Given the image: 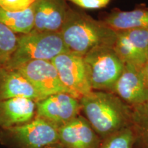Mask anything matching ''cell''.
<instances>
[{
    "mask_svg": "<svg viewBox=\"0 0 148 148\" xmlns=\"http://www.w3.org/2000/svg\"><path fill=\"white\" fill-rule=\"evenodd\" d=\"M147 58H148V47H147Z\"/></svg>",
    "mask_w": 148,
    "mask_h": 148,
    "instance_id": "cb8c5ba5",
    "label": "cell"
},
{
    "mask_svg": "<svg viewBox=\"0 0 148 148\" xmlns=\"http://www.w3.org/2000/svg\"><path fill=\"white\" fill-rule=\"evenodd\" d=\"M64 148H99L101 139L82 114L58 129Z\"/></svg>",
    "mask_w": 148,
    "mask_h": 148,
    "instance_id": "8fae6325",
    "label": "cell"
},
{
    "mask_svg": "<svg viewBox=\"0 0 148 148\" xmlns=\"http://www.w3.org/2000/svg\"><path fill=\"white\" fill-rule=\"evenodd\" d=\"M132 108L130 127L136 140L134 148H148V101Z\"/></svg>",
    "mask_w": 148,
    "mask_h": 148,
    "instance_id": "e0dca14e",
    "label": "cell"
},
{
    "mask_svg": "<svg viewBox=\"0 0 148 148\" xmlns=\"http://www.w3.org/2000/svg\"><path fill=\"white\" fill-rule=\"evenodd\" d=\"M112 92L131 107L148 101V84L144 78L141 68L125 63L123 72Z\"/></svg>",
    "mask_w": 148,
    "mask_h": 148,
    "instance_id": "30bf717a",
    "label": "cell"
},
{
    "mask_svg": "<svg viewBox=\"0 0 148 148\" xmlns=\"http://www.w3.org/2000/svg\"><path fill=\"white\" fill-rule=\"evenodd\" d=\"M84 9L95 10L106 7L111 0H68Z\"/></svg>",
    "mask_w": 148,
    "mask_h": 148,
    "instance_id": "44dd1931",
    "label": "cell"
},
{
    "mask_svg": "<svg viewBox=\"0 0 148 148\" xmlns=\"http://www.w3.org/2000/svg\"><path fill=\"white\" fill-rule=\"evenodd\" d=\"M70 51L60 32H38L32 30L18 37L15 50L5 67L16 69L33 60L51 61L60 53Z\"/></svg>",
    "mask_w": 148,
    "mask_h": 148,
    "instance_id": "3957f363",
    "label": "cell"
},
{
    "mask_svg": "<svg viewBox=\"0 0 148 148\" xmlns=\"http://www.w3.org/2000/svg\"><path fill=\"white\" fill-rule=\"evenodd\" d=\"M58 142V129L36 116L25 124L0 127V144L7 148H43Z\"/></svg>",
    "mask_w": 148,
    "mask_h": 148,
    "instance_id": "5b68a950",
    "label": "cell"
},
{
    "mask_svg": "<svg viewBox=\"0 0 148 148\" xmlns=\"http://www.w3.org/2000/svg\"><path fill=\"white\" fill-rule=\"evenodd\" d=\"M18 37L8 27L0 23V66H5L15 50Z\"/></svg>",
    "mask_w": 148,
    "mask_h": 148,
    "instance_id": "ac0fdd59",
    "label": "cell"
},
{
    "mask_svg": "<svg viewBox=\"0 0 148 148\" xmlns=\"http://www.w3.org/2000/svg\"><path fill=\"white\" fill-rule=\"evenodd\" d=\"M36 102L25 97L0 100V127L17 126L28 123L36 116Z\"/></svg>",
    "mask_w": 148,
    "mask_h": 148,
    "instance_id": "4fadbf2b",
    "label": "cell"
},
{
    "mask_svg": "<svg viewBox=\"0 0 148 148\" xmlns=\"http://www.w3.org/2000/svg\"><path fill=\"white\" fill-rule=\"evenodd\" d=\"M43 148H64V147H62V145L58 142V143H53V144H51V145L46 146V147Z\"/></svg>",
    "mask_w": 148,
    "mask_h": 148,
    "instance_id": "603a6c76",
    "label": "cell"
},
{
    "mask_svg": "<svg viewBox=\"0 0 148 148\" xmlns=\"http://www.w3.org/2000/svg\"><path fill=\"white\" fill-rule=\"evenodd\" d=\"M141 71H142V73H143L144 78L146 80V82L148 84V60L147 62H146L143 67L141 68Z\"/></svg>",
    "mask_w": 148,
    "mask_h": 148,
    "instance_id": "7402d4cb",
    "label": "cell"
},
{
    "mask_svg": "<svg viewBox=\"0 0 148 148\" xmlns=\"http://www.w3.org/2000/svg\"><path fill=\"white\" fill-rule=\"evenodd\" d=\"M83 57L92 90L112 92L125 65L113 47L95 48Z\"/></svg>",
    "mask_w": 148,
    "mask_h": 148,
    "instance_id": "277c9868",
    "label": "cell"
},
{
    "mask_svg": "<svg viewBox=\"0 0 148 148\" xmlns=\"http://www.w3.org/2000/svg\"><path fill=\"white\" fill-rule=\"evenodd\" d=\"M60 33L71 52L84 56L103 46L113 47L116 32L86 12L70 8Z\"/></svg>",
    "mask_w": 148,
    "mask_h": 148,
    "instance_id": "7a4b0ae2",
    "label": "cell"
},
{
    "mask_svg": "<svg viewBox=\"0 0 148 148\" xmlns=\"http://www.w3.org/2000/svg\"><path fill=\"white\" fill-rule=\"evenodd\" d=\"M79 99L66 92L53 94L36 102V117L60 128L80 115Z\"/></svg>",
    "mask_w": 148,
    "mask_h": 148,
    "instance_id": "52a82bcc",
    "label": "cell"
},
{
    "mask_svg": "<svg viewBox=\"0 0 148 148\" xmlns=\"http://www.w3.org/2000/svg\"><path fill=\"white\" fill-rule=\"evenodd\" d=\"M103 23L116 32L128 29L148 30V8H138L130 11L114 9L103 16Z\"/></svg>",
    "mask_w": 148,
    "mask_h": 148,
    "instance_id": "9a60e30c",
    "label": "cell"
},
{
    "mask_svg": "<svg viewBox=\"0 0 148 148\" xmlns=\"http://www.w3.org/2000/svg\"><path fill=\"white\" fill-rule=\"evenodd\" d=\"M34 31L60 32L70 7L66 0H36Z\"/></svg>",
    "mask_w": 148,
    "mask_h": 148,
    "instance_id": "7c38bea8",
    "label": "cell"
},
{
    "mask_svg": "<svg viewBox=\"0 0 148 148\" xmlns=\"http://www.w3.org/2000/svg\"><path fill=\"white\" fill-rule=\"evenodd\" d=\"M79 101L83 116L101 140L130 127L132 108L113 92L92 90Z\"/></svg>",
    "mask_w": 148,
    "mask_h": 148,
    "instance_id": "6da1fadb",
    "label": "cell"
},
{
    "mask_svg": "<svg viewBox=\"0 0 148 148\" xmlns=\"http://www.w3.org/2000/svg\"><path fill=\"white\" fill-rule=\"evenodd\" d=\"M148 30L128 29L116 32L113 48L125 63L142 68L147 62Z\"/></svg>",
    "mask_w": 148,
    "mask_h": 148,
    "instance_id": "9c48e42d",
    "label": "cell"
},
{
    "mask_svg": "<svg viewBox=\"0 0 148 148\" xmlns=\"http://www.w3.org/2000/svg\"><path fill=\"white\" fill-rule=\"evenodd\" d=\"M16 69L29 81L42 99L60 92L71 94L61 82L51 61H30Z\"/></svg>",
    "mask_w": 148,
    "mask_h": 148,
    "instance_id": "ba28073f",
    "label": "cell"
},
{
    "mask_svg": "<svg viewBox=\"0 0 148 148\" xmlns=\"http://www.w3.org/2000/svg\"><path fill=\"white\" fill-rule=\"evenodd\" d=\"M36 0H0V8L9 12H22L27 10Z\"/></svg>",
    "mask_w": 148,
    "mask_h": 148,
    "instance_id": "ffe728a7",
    "label": "cell"
},
{
    "mask_svg": "<svg viewBox=\"0 0 148 148\" xmlns=\"http://www.w3.org/2000/svg\"><path fill=\"white\" fill-rule=\"evenodd\" d=\"M51 62L61 82L72 95L80 99L92 91L82 56L66 51L57 56Z\"/></svg>",
    "mask_w": 148,
    "mask_h": 148,
    "instance_id": "8992f818",
    "label": "cell"
},
{
    "mask_svg": "<svg viewBox=\"0 0 148 148\" xmlns=\"http://www.w3.org/2000/svg\"><path fill=\"white\" fill-rule=\"evenodd\" d=\"M135 136L131 127L101 140L99 148H134Z\"/></svg>",
    "mask_w": 148,
    "mask_h": 148,
    "instance_id": "d6986e66",
    "label": "cell"
},
{
    "mask_svg": "<svg viewBox=\"0 0 148 148\" xmlns=\"http://www.w3.org/2000/svg\"><path fill=\"white\" fill-rule=\"evenodd\" d=\"M0 23L15 34H26L34 28V12L33 5L22 12H9L0 8Z\"/></svg>",
    "mask_w": 148,
    "mask_h": 148,
    "instance_id": "2e32d148",
    "label": "cell"
},
{
    "mask_svg": "<svg viewBox=\"0 0 148 148\" xmlns=\"http://www.w3.org/2000/svg\"><path fill=\"white\" fill-rule=\"evenodd\" d=\"M25 97L36 102L42 99L29 81L16 69L0 66V100Z\"/></svg>",
    "mask_w": 148,
    "mask_h": 148,
    "instance_id": "5bb4252c",
    "label": "cell"
}]
</instances>
